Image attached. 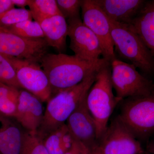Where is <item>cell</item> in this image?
I'll list each match as a JSON object with an SVG mask.
<instances>
[{"label":"cell","mask_w":154,"mask_h":154,"mask_svg":"<svg viewBox=\"0 0 154 154\" xmlns=\"http://www.w3.org/2000/svg\"><path fill=\"white\" fill-rule=\"evenodd\" d=\"M40 62L49 81L51 97L76 85L92 72L110 63L103 58L97 62H89L75 55L62 53H46Z\"/></svg>","instance_id":"1"},{"label":"cell","mask_w":154,"mask_h":154,"mask_svg":"<svg viewBox=\"0 0 154 154\" xmlns=\"http://www.w3.org/2000/svg\"><path fill=\"white\" fill-rule=\"evenodd\" d=\"M100 69L89 75L76 85L59 92L48 101L42 123L37 131L42 138L65 124L80 102L87 97Z\"/></svg>","instance_id":"2"},{"label":"cell","mask_w":154,"mask_h":154,"mask_svg":"<svg viewBox=\"0 0 154 154\" xmlns=\"http://www.w3.org/2000/svg\"><path fill=\"white\" fill-rule=\"evenodd\" d=\"M111 73V65L108 63L99 70L86 98L87 107L96 124L99 141L107 129L114 109L122 100L113 94Z\"/></svg>","instance_id":"3"},{"label":"cell","mask_w":154,"mask_h":154,"mask_svg":"<svg viewBox=\"0 0 154 154\" xmlns=\"http://www.w3.org/2000/svg\"><path fill=\"white\" fill-rule=\"evenodd\" d=\"M110 22L115 55L117 54L124 62L133 65L146 75L154 74L153 58L137 33L128 25Z\"/></svg>","instance_id":"4"},{"label":"cell","mask_w":154,"mask_h":154,"mask_svg":"<svg viewBox=\"0 0 154 154\" xmlns=\"http://www.w3.org/2000/svg\"><path fill=\"white\" fill-rule=\"evenodd\" d=\"M119 105L122 121L142 144L146 143L154 133V91L122 99Z\"/></svg>","instance_id":"5"},{"label":"cell","mask_w":154,"mask_h":154,"mask_svg":"<svg viewBox=\"0 0 154 154\" xmlns=\"http://www.w3.org/2000/svg\"><path fill=\"white\" fill-rule=\"evenodd\" d=\"M110 65L111 83L119 99L147 96L154 91V82L140 74L133 65L117 57Z\"/></svg>","instance_id":"6"},{"label":"cell","mask_w":154,"mask_h":154,"mask_svg":"<svg viewBox=\"0 0 154 154\" xmlns=\"http://www.w3.org/2000/svg\"><path fill=\"white\" fill-rule=\"evenodd\" d=\"M99 145L103 154H141L145 150L118 115L111 119Z\"/></svg>","instance_id":"7"},{"label":"cell","mask_w":154,"mask_h":154,"mask_svg":"<svg viewBox=\"0 0 154 154\" xmlns=\"http://www.w3.org/2000/svg\"><path fill=\"white\" fill-rule=\"evenodd\" d=\"M4 56L13 66L21 88L42 102H48L51 97V89L47 75L37 63Z\"/></svg>","instance_id":"8"},{"label":"cell","mask_w":154,"mask_h":154,"mask_svg":"<svg viewBox=\"0 0 154 154\" xmlns=\"http://www.w3.org/2000/svg\"><path fill=\"white\" fill-rule=\"evenodd\" d=\"M45 38H28L17 36L0 25V54L37 63L46 53Z\"/></svg>","instance_id":"9"},{"label":"cell","mask_w":154,"mask_h":154,"mask_svg":"<svg viewBox=\"0 0 154 154\" xmlns=\"http://www.w3.org/2000/svg\"><path fill=\"white\" fill-rule=\"evenodd\" d=\"M81 9L83 23L99 39L103 58L111 63L116 57L111 37L110 20L96 0H83Z\"/></svg>","instance_id":"10"},{"label":"cell","mask_w":154,"mask_h":154,"mask_svg":"<svg viewBox=\"0 0 154 154\" xmlns=\"http://www.w3.org/2000/svg\"><path fill=\"white\" fill-rule=\"evenodd\" d=\"M69 47L74 55L91 63L99 61L102 55L101 43L95 34L83 23L81 18L67 21Z\"/></svg>","instance_id":"11"},{"label":"cell","mask_w":154,"mask_h":154,"mask_svg":"<svg viewBox=\"0 0 154 154\" xmlns=\"http://www.w3.org/2000/svg\"><path fill=\"white\" fill-rule=\"evenodd\" d=\"M86 98L80 102L66 124L74 140L92 149L99 144V141L96 124L87 107Z\"/></svg>","instance_id":"12"},{"label":"cell","mask_w":154,"mask_h":154,"mask_svg":"<svg viewBox=\"0 0 154 154\" xmlns=\"http://www.w3.org/2000/svg\"><path fill=\"white\" fill-rule=\"evenodd\" d=\"M42 102L26 90H19L15 118L25 131H37L42 123L44 111Z\"/></svg>","instance_id":"13"},{"label":"cell","mask_w":154,"mask_h":154,"mask_svg":"<svg viewBox=\"0 0 154 154\" xmlns=\"http://www.w3.org/2000/svg\"><path fill=\"white\" fill-rule=\"evenodd\" d=\"M96 2L110 21L129 25L137 17L146 1L96 0Z\"/></svg>","instance_id":"14"},{"label":"cell","mask_w":154,"mask_h":154,"mask_svg":"<svg viewBox=\"0 0 154 154\" xmlns=\"http://www.w3.org/2000/svg\"><path fill=\"white\" fill-rule=\"evenodd\" d=\"M14 118L0 113V154H20L25 130Z\"/></svg>","instance_id":"15"},{"label":"cell","mask_w":154,"mask_h":154,"mask_svg":"<svg viewBox=\"0 0 154 154\" xmlns=\"http://www.w3.org/2000/svg\"><path fill=\"white\" fill-rule=\"evenodd\" d=\"M129 26L140 37L154 60V0L146 1Z\"/></svg>","instance_id":"16"},{"label":"cell","mask_w":154,"mask_h":154,"mask_svg":"<svg viewBox=\"0 0 154 154\" xmlns=\"http://www.w3.org/2000/svg\"><path fill=\"white\" fill-rule=\"evenodd\" d=\"M40 24L48 46H51L60 52L66 47L68 25L62 15H57L41 20Z\"/></svg>","instance_id":"17"},{"label":"cell","mask_w":154,"mask_h":154,"mask_svg":"<svg viewBox=\"0 0 154 154\" xmlns=\"http://www.w3.org/2000/svg\"><path fill=\"white\" fill-rule=\"evenodd\" d=\"M49 154H65L71 147L74 140L66 124L42 138Z\"/></svg>","instance_id":"18"},{"label":"cell","mask_w":154,"mask_h":154,"mask_svg":"<svg viewBox=\"0 0 154 154\" xmlns=\"http://www.w3.org/2000/svg\"><path fill=\"white\" fill-rule=\"evenodd\" d=\"M19 96L18 88L0 83V113L15 118Z\"/></svg>","instance_id":"19"},{"label":"cell","mask_w":154,"mask_h":154,"mask_svg":"<svg viewBox=\"0 0 154 154\" xmlns=\"http://www.w3.org/2000/svg\"><path fill=\"white\" fill-rule=\"evenodd\" d=\"M32 17L35 21L40 22L57 15H62L56 0H28Z\"/></svg>","instance_id":"20"},{"label":"cell","mask_w":154,"mask_h":154,"mask_svg":"<svg viewBox=\"0 0 154 154\" xmlns=\"http://www.w3.org/2000/svg\"><path fill=\"white\" fill-rule=\"evenodd\" d=\"M5 28L23 38H44V33L40 24L35 21L26 20Z\"/></svg>","instance_id":"21"},{"label":"cell","mask_w":154,"mask_h":154,"mask_svg":"<svg viewBox=\"0 0 154 154\" xmlns=\"http://www.w3.org/2000/svg\"><path fill=\"white\" fill-rule=\"evenodd\" d=\"M20 154H49L37 131H25Z\"/></svg>","instance_id":"22"},{"label":"cell","mask_w":154,"mask_h":154,"mask_svg":"<svg viewBox=\"0 0 154 154\" xmlns=\"http://www.w3.org/2000/svg\"><path fill=\"white\" fill-rule=\"evenodd\" d=\"M32 19L30 10L14 8L0 16V25L6 28L26 20H32Z\"/></svg>","instance_id":"23"},{"label":"cell","mask_w":154,"mask_h":154,"mask_svg":"<svg viewBox=\"0 0 154 154\" xmlns=\"http://www.w3.org/2000/svg\"><path fill=\"white\" fill-rule=\"evenodd\" d=\"M0 83L21 88L17 80L16 72L11 63L0 54Z\"/></svg>","instance_id":"24"},{"label":"cell","mask_w":154,"mask_h":154,"mask_svg":"<svg viewBox=\"0 0 154 154\" xmlns=\"http://www.w3.org/2000/svg\"><path fill=\"white\" fill-rule=\"evenodd\" d=\"M61 14L68 20L80 18V10L83 0H57Z\"/></svg>","instance_id":"25"},{"label":"cell","mask_w":154,"mask_h":154,"mask_svg":"<svg viewBox=\"0 0 154 154\" xmlns=\"http://www.w3.org/2000/svg\"><path fill=\"white\" fill-rule=\"evenodd\" d=\"M92 149L80 142L74 140L71 147L65 154H91Z\"/></svg>","instance_id":"26"},{"label":"cell","mask_w":154,"mask_h":154,"mask_svg":"<svg viewBox=\"0 0 154 154\" xmlns=\"http://www.w3.org/2000/svg\"><path fill=\"white\" fill-rule=\"evenodd\" d=\"M14 6L12 0H0V16L14 8Z\"/></svg>","instance_id":"27"},{"label":"cell","mask_w":154,"mask_h":154,"mask_svg":"<svg viewBox=\"0 0 154 154\" xmlns=\"http://www.w3.org/2000/svg\"><path fill=\"white\" fill-rule=\"evenodd\" d=\"M145 150L152 154H154V133L146 143Z\"/></svg>","instance_id":"28"},{"label":"cell","mask_w":154,"mask_h":154,"mask_svg":"<svg viewBox=\"0 0 154 154\" xmlns=\"http://www.w3.org/2000/svg\"><path fill=\"white\" fill-rule=\"evenodd\" d=\"M14 6L20 7L21 8H24L26 6H28V0H12Z\"/></svg>","instance_id":"29"},{"label":"cell","mask_w":154,"mask_h":154,"mask_svg":"<svg viewBox=\"0 0 154 154\" xmlns=\"http://www.w3.org/2000/svg\"><path fill=\"white\" fill-rule=\"evenodd\" d=\"M91 154H103L99 147V144L92 149Z\"/></svg>","instance_id":"30"},{"label":"cell","mask_w":154,"mask_h":154,"mask_svg":"<svg viewBox=\"0 0 154 154\" xmlns=\"http://www.w3.org/2000/svg\"><path fill=\"white\" fill-rule=\"evenodd\" d=\"M141 154H152L151 153H150L149 152H148L147 151H146L145 150V149L144 151Z\"/></svg>","instance_id":"31"}]
</instances>
